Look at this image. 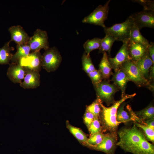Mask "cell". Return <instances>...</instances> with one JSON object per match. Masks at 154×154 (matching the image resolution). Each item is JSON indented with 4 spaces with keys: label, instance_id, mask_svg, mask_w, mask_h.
<instances>
[{
    "label": "cell",
    "instance_id": "cell-10",
    "mask_svg": "<svg viewBox=\"0 0 154 154\" xmlns=\"http://www.w3.org/2000/svg\"><path fill=\"white\" fill-rule=\"evenodd\" d=\"M135 26L139 30L144 27H154V11L144 10L131 15Z\"/></svg>",
    "mask_w": 154,
    "mask_h": 154
},
{
    "label": "cell",
    "instance_id": "cell-3",
    "mask_svg": "<svg viewBox=\"0 0 154 154\" xmlns=\"http://www.w3.org/2000/svg\"><path fill=\"white\" fill-rule=\"evenodd\" d=\"M133 25L131 15L121 23L116 24L110 27H105L104 28V31L106 35L112 37L116 40L123 42L129 40L131 31Z\"/></svg>",
    "mask_w": 154,
    "mask_h": 154
},
{
    "label": "cell",
    "instance_id": "cell-9",
    "mask_svg": "<svg viewBox=\"0 0 154 154\" xmlns=\"http://www.w3.org/2000/svg\"><path fill=\"white\" fill-rule=\"evenodd\" d=\"M42 55L40 51L32 52L26 57L21 59L18 63L26 70L39 72L42 67Z\"/></svg>",
    "mask_w": 154,
    "mask_h": 154
},
{
    "label": "cell",
    "instance_id": "cell-14",
    "mask_svg": "<svg viewBox=\"0 0 154 154\" xmlns=\"http://www.w3.org/2000/svg\"><path fill=\"white\" fill-rule=\"evenodd\" d=\"M8 31L11 36L10 42L14 41L17 44H27L30 37L21 25L12 26Z\"/></svg>",
    "mask_w": 154,
    "mask_h": 154
},
{
    "label": "cell",
    "instance_id": "cell-5",
    "mask_svg": "<svg viewBox=\"0 0 154 154\" xmlns=\"http://www.w3.org/2000/svg\"><path fill=\"white\" fill-rule=\"evenodd\" d=\"M127 75L129 81L139 87L150 86L149 81L142 74L134 62L129 60L124 63L120 68Z\"/></svg>",
    "mask_w": 154,
    "mask_h": 154
},
{
    "label": "cell",
    "instance_id": "cell-18",
    "mask_svg": "<svg viewBox=\"0 0 154 154\" xmlns=\"http://www.w3.org/2000/svg\"><path fill=\"white\" fill-rule=\"evenodd\" d=\"M143 76L149 80V70L154 63L151 59L148 52L141 58L134 62Z\"/></svg>",
    "mask_w": 154,
    "mask_h": 154
},
{
    "label": "cell",
    "instance_id": "cell-24",
    "mask_svg": "<svg viewBox=\"0 0 154 154\" xmlns=\"http://www.w3.org/2000/svg\"><path fill=\"white\" fill-rule=\"evenodd\" d=\"M133 154H154V146L145 137Z\"/></svg>",
    "mask_w": 154,
    "mask_h": 154
},
{
    "label": "cell",
    "instance_id": "cell-38",
    "mask_svg": "<svg viewBox=\"0 0 154 154\" xmlns=\"http://www.w3.org/2000/svg\"><path fill=\"white\" fill-rule=\"evenodd\" d=\"M149 56L153 62L154 63V43L151 42L147 48Z\"/></svg>",
    "mask_w": 154,
    "mask_h": 154
},
{
    "label": "cell",
    "instance_id": "cell-6",
    "mask_svg": "<svg viewBox=\"0 0 154 154\" xmlns=\"http://www.w3.org/2000/svg\"><path fill=\"white\" fill-rule=\"evenodd\" d=\"M110 0L107 1L103 5H99L89 15L82 20L84 23H89L106 27L104 22L107 19L109 11V4Z\"/></svg>",
    "mask_w": 154,
    "mask_h": 154
},
{
    "label": "cell",
    "instance_id": "cell-12",
    "mask_svg": "<svg viewBox=\"0 0 154 154\" xmlns=\"http://www.w3.org/2000/svg\"><path fill=\"white\" fill-rule=\"evenodd\" d=\"M129 41L123 42L122 45L115 57L108 58L112 69L115 72L121 68L124 63L131 60L128 49Z\"/></svg>",
    "mask_w": 154,
    "mask_h": 154
},
{
    "label": "cell",
    "instance_id": "cell-25",
    "mask_svg": "<svg viewBox=\"0 0 154 154\" xmlns=\"http://www.w3.org/2000/svg\"><path fill=\"white\" fill-rule=\"evenodd\" d=\"M102 38H95L87 40L83 44L85 52L87 55H89L90 53L93 50L100 48Z\"/></svg>",
    "mask_w": 154,
    "mask_h": 154
},
{
    "label": "cell",
    "instance_id": "cell-33",
    "mask_svg": "<svg viewBox=\"0 0 154 154\" xmlns=\"http://www.w3.org/2000/svg\"><path fill=\"white\" fill-rule=\"evenodd\" d=\"M90 136L101 131L102 127L99 118L95 116L94 120L88 129Z\"/></svg>",
    "mask_w": 154,
    "mask_h": 154
},
{
    "label": "cell",
    "instance_id": "cell-17",
    "mask_svg": "<svg viewBox=\"0 0 154 154\" xmlns=\"http://www.w3.org/2000/svg\"><path fill=\"white\" fill-rule=\"evenodd\" d=\"M111 80L113 82L114 84L121 90V98L124 96L126 94L125 90L127 83L130 81L126 74L120 68L113 74Z\"/></svg>",
    "mask_w": 154,
    "mask_h": 154
},
{
    "label": "cell",
    "instance_id": "cell-31",
    "mask_svg": "<svg viewBox=\"0 0 154 154\" xmlns=\"http://www.w3.org/2000/svg\"><path fill=\"white\" fill-rule=\"evenodd\" d=\"M105 135V134L101 131L90 136L85 146L90 148L98 145L102 142Z\"/></svg>",
    "mask_w": 154,
    "mask_h": 154
},
{
    "label": "cell",
    "instance_id": "cell-4",
    "mask_svg": "<svg viewBox=\"0 0 154 154\" xmlns=\"http://www.w3.org/2000/svg\"><path fill=\"white\" fill-rule=\"evenodd\" d=\"M94 86L97 96L102 102H104L109 106L116 102L114 98V95L119 89L114 84H112L109 81L105 80Z\"/></svg>",
    "mask_w": 154,
    "mask_h": 154
},
{
    "label": "cell",
    "instance_id": "cell-27",
    "mask_svg": "<svg viewBox=\"0 0 154 154\" xmlns=\"http://www.w3.org/2000/svg\"><path fill=\"white\" fill-rule=\"evenodd\" d=\"M135 113L140 119L145 121L154 118V107L152 105L150 104L143 109Z\"/></svg>",
    "mask_w": 154,
    "mask_h": 154
},
{
    "label": "cell",
    "instance_id": "cell-2",
    "mask_svg": "<svg viewBox=\"0 0 154 154\" xmlns=\"http://www.w3.org/2000/svg\"><path fill=\"white\" fill-rule=\"evenodd\" d=\"M119 141L117 146L126 152L133 154L145 136L144 133L135 124L130 127H124L117 133Z\"/></svg>",
    "mask_w": 154,
    "mask_h": 154
},
{
    "label": "cell",
    "instance_id": "cell-26",
    "mask_svg": "<svg viewBox=\"0 0 154 154\" xmlns=\"http://www.w3.org/2000/svg\"><path fill=\"white\" fill-rule=\"evenodd\" d=\"M116 41L112 37L106 35L105 37L102 38L101 45L99 49V52H108L110 55L112 45Z\"/></svg>",
    "mask_w": 154,
    "mask_h": 154
},
{
    "label": "cell",
    "instance_id": "cell-7",
    "mask_svg": "<svg viewBox=\"0 0 154 154\" xmlns=\"http://www.w3.org/2000/svg\"><path fill=\"white\" fill-rule=\"evenodd\" d=\"M62 57L55 47L49 48L42 55V67L48 72L56 70L60 66Z\"/></svg>",
    "mask_w": 154,
    "mask_h": 154
},
{
    "label": "cell",
    "instance_id": "cell-32",
    "mask_svg": "<svg viewBox=\"0 0 154 154\" xmlns=\"http://www.w3.org/2000/svg\"><path fill=\"white\" fill-rule=\"evenodd\" d=\"M135 124L138 127L143 129L144 132V134L147 139L154 143V129L150 128L147 125L134 122Z\"/></svg>",
    "mask_w": 154,
    "mask_h": 154
},
{
    "label": "cell",
    "instance_id": "cell-29",
    "mask_svg": "<svg viewBox=\"0 0 154 154\" xmlns=\"http://www.w3.org/2000/svg\"><path fill=\"white\" fill-rule=\"evenodd\" d=\"M82 69L87 74L96 69L90 55H87L85 52L82 56Z\"/></svg>",
    "mask_w": 154,
    "mask_h": 154
},
{
    "label": "cell",
    "instance_id": "cell-34",
    "mask_svg": "<svg viewBox=\"0 0 154 154\" xmlns=\"http://www.w3.org/2000/svg\"><path fill=\"white\" fill-rule=\"evenodd\" d=\"M88 74L94 86L101 82L103 79L102 74L98 70L96 69Z\"/></svg>",
    "mask_w": 154,
    "mask_h": 154
},
{
    "label": "cell",
    "instance_id": "cell-30",
    "mask_svg": "<svg viewBox=\"0 0 154 154\" xmlns=\"http://www.w3.org/2000/svg\"><path fill=\"white\" fill-rule=\"evenodd\" d=\"M102 102L99 97L97 96L96 99L91 104L87 107L86 110L99 118L101 110V104Z\"/></svg>",
    "mask_w": 154,
    "mask_h": 154
},
{
    "label": "cell",
    "instance_id": "cell-20",
    "mask_svg": "<svg viewBox=\"0 0 154 154\" xmlns=\"http://www.w3.org/2000/svg\"><path fill=\"white\" fill-rule=\"evenodd\" d=\"M17 51L13 54L11 60V62L18 63L22 58L27 56L31 51L29 46L27 44H17Z\"/></svg>",
    "mask_w": 154,
    "mask_h": 154
},
{
    "label": "cell",
    "instance_id": "cell-19",
    "mask_svg": "<svg viewBox=\"0 0 154 154\" xmlns=\"http://www.w3.org/2000/svg\"><path fill=\"white\" fill-rule=\"evenodd\" d=\"M103 57L99 64V70L101 73L103 79H108L113 74L112 68L109 61L107 53H104Z\"/></svg>",
    "mask_w": 154,
    "mask_h": 154
},
{
    "label": "cell",
    "instance_id": "cell-23",
    "mask_svg": "<svg viewBox=\"0 0 154 154\" xmlns=\"http://www.w3.org/2000/svg\"><path fill=\"white\" fill-rule=\"evenodd\" d=\"M129 40L142 44L147 48L150 44L148 41L142 35L140 30L134 24L131 31Z\"/></svg>",
    "mask_w": 154,
    "mask_h": 154
},
{
    "label": "cell",
    "instance_id": "cell-37",
    "mask_svg": "<svg viewBox=\"0 0 154 154\" xmlns=\"http://www.w3.org/2000/svg\"><path fill=\"white\" fill-rule=\"evenodd\" d=\"M126 108L128 112L129 113L131 116L132 121L134 122H136L137 123L141 124L143 125H147L145 123V121H143L140 119L135 114V112H134L130 106L127 105L126 106Z\"/></svg>",
    "mask_w": 154,
    "mask_h": 154
},
{
    "label": "cell",
    "instance_id": "cell-40",
    "mask_svg": "<svg viewBox=\"0 0 154 154\" xmlns=\"http://www.w3.org/2000/svg\"><path fill=\"white\" fill-rule=\"evenodd\" d=\"M147 126L154 129V118L145 121Z\"/></svg>",
    "mask_w": 154,
    "mask_h": 154
},
{
    "label": "cell",
    "instance_id": "cell-21",
    "mask_svg": "<svg viewBox=\"0 0 154 154\" xmlns=\"http://www.w3.org/2000/svg\"><path fill=\"white\" fill-rule=\"evenodd\" d=\"M10 42H6L2 48H0V64H10L13 54L11 51H13L14 48L10 46Z\"/></svg>",
    "mask_w": 154,
    "mask_h": 154
},
{
    "label": "cell",
    "instance_id": "cell-13",
    "mask_svg": "<svg viewBox=\"0 0 154 154\" xmlns=\"http://www.w3.org/2000/svg\"><path fill=\"white\" fill-rule=\"evenodd\" d=\"M7 72L9 79L15 84H20L24 79L27 70L18 63L10 64Z\"/></svg>",
    "mask_w": 154,
    "mask_h": 154
},
{
    "label": "cell",
    "instance_id": "cell-36",
    "mask_svg": "<svg viewBox=\"0 0 154 154\" xmlns=\"http://www.w3.org/2000/svg\"><path fill=\"white\" fill-rule=\"evenodd\" d=\"M95 116L91 112L86 110L84 115V122L88 129L94 119Z\"/></svg>",
    "mask_w": 154,
    "mask_h": 154
},
{
    "label": "cell",
    "instance_id": "cell-22",
    "mask_svg": "<svg viewBox=\"0 0 154 154\" xmlns=\"http://www.w3.org/2000/svg\"><path fill=\"white\" fill-rule=\"evenodd\" d=\"M67 128L70 132L81 143L86 145L88 138L86 135L80 128L70 124L68 121L66 122Z\"/></svg>",
    "mask_w": 154,
    "mask_h": 154
},
{
    "label": "cell",
    "instance_id": "cell-16",
    "mask_svg": "<svg viewBox=\"0 0 154 154\" xmlns=\"http://www.w3.org/2000/svg\"><path fill=\"white\" fill-rule=\"evenodd\" d=\"M40 84L39 72L27 70L23 81L20 84L24 89H34L38 87Z\"/></svg>",
    "mask_w": 154,
    "mask_h": 154
},
{
    "label": "cell",
    "instance_id": "cell-1",
    "mask_svg": "<svg viewBox=\"0 0 154 154\" xmlns=\"http://www.w3.org/2000/svg\"><path fill=\"white\" fill-rule=\"evenodd\" d=\"M136 95V93L125 94L120 100L116 102L112 106L109 107L105 106L102 103H101V110L99 119L101 125L102 133H117L118 126L121 123L116 119L117 109L126 100L133 98Z\"/></svg>",
    "mask_w": 154,
    "mask_h": 154
},
{
    "label": "cell",
    "instance_id": "cell-39",
    "mask_svg": "<svg viewBox=\"0 0 154 154\" xmlns=\"http://www.w3.org/2000/svg\"><path fill=\"white\" fill-rule=\"evenodd\" d=\"M154 65H152L149 70V80L150 82L151 81L154 80Z\"/></svg>",
    "mask_w": 154,
    "mask_h": 154
},
{
    "label": "cell",
    "instance_id": "cell-35",
    "mask_svg": "<svg viewBox=\"0 0 154 154\" xmlns=\"http://www.w3.org/2000/svg\"><path fill=\"white\" fill-rule=\"evenodd\" d=\"M133 1L138 3L142 5L144 10L154 11V3L153 1L149 0H132Z\"/></svg>",
    "mask_w": 154,
    "mask_h": 154
},
{
    "label": "cell",
    "instance_id": "cell-28",
    "mask_svg": "<svg viewBox=\"0 0 154 154\" xmlns=\"http://www.w3.org/2000/svg\"><path fill=\"white\" fill-rule=\"evenodd\" d=\"M125 103H122L118 108L117 112L116 119L117 121L125 123L132 121L129 113L124 110Z\"/></svg>",
    "mask_w": 154,
    "mask_h": 154
},
{
    "label": "cell",
    "instance_id": "cell-8",
    "mask_svg": "<svg viewBox=\"0 0 154 154\" xmlns=\"http://www.w3.org/2000/svg\"><path fill=\"white\" fill-rule=\"evenodd\" d=\"M27 44L29 46L31 52L39 51L42 49L47 50L49 48L47 32L37 29L33 36L30 37Z\"/></svg>",
    "mask_w": 154,
    "mask_h": 154
},
{
    "label": "cell",
    "instance_id": "cell-11",
    "mask_svg": "<svg viewBox=\"0 0 154 154\" xmlns=\"http://www.w3.org/2000/svg\"><path fill=\"white\" fill-rule=\"evenodd\" d=\"M117 133H107L100 144L90 148L106 154H114L117 146Z\"/></svg>",
    "mask_w": 154,
    "mask_h": 154
},
{
    "label": "cell",
    "instance_id": "cell-15",
    "mask_svg": "<svg viewBox=\"0 0 154 154\" xmlns=\"http://www.w3.org/2000/svg\"><path fill=\"white\" fill-rule=\"evenodd\" d=\"M147 48L140 44L129 40L128 49L131 60L134 62L138 60L148 52Z\"/></svg>",
    "mask_w": 154,
    "mask_h": 154
}]
</instances>
